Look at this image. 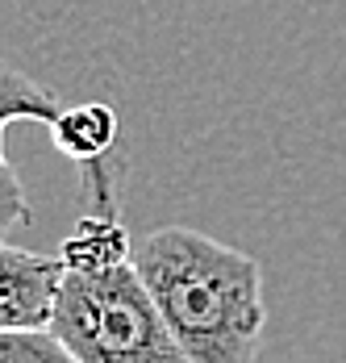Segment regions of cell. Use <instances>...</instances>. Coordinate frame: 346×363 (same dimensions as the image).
<instances>
[{
    "mask_svg": "<svg viewBox=\"0 0 346 363\" xmlns=\"http://www.w3.org/2000/svg\"><path fill=\"white\" fill-rule=\"evenodd\" d=\"M67 263L0 242V330H46Z\"/></svg>",
    "mask_w": 346,
    "mask_h": 363,
    "instance_id": "obj_3",
    "label": "cell"
},
{
    "mask_svg": "<svg viewBox=\"0 0 346 363\" xmlns=\"http://www.w3.org/2000/svg\"><path fill=\"white\" fill-rule=\"evenodd\" d=\"M50 334L79 363H192L163 322L134 259L104 272H63Z\"/></svg>",
    "mask_w": 346,
    "mask_h": 363,
    "instance_id": "obj_2",
    "label": "cell"
},
{
    "mask_svg": "<svg viewBox=\"0 0 346 363\" xmlns=\"http://www.w3.org/2000/svg\"><path fill=\"white\" fill-rule=\"evenodd\" d=\"M59 259L75 272H104V267H117V263L134 259V251H130L125 225L113 213H88V218L75 221V230L63 238Z\"/></svg>",
    "mask_w": 346,
    "mask_h": 363,
    "instance_id": "obj_6",
    "label": "cell"
},
{
    "mask_svg": "<svg viewBox=\"0 0 346 363\" xmlns=\"http://www.w3.org/2000/svg\"><path fill=\"white\" fill-rule=\"evenodd\" d=\"M134 267L192 363H255L267 305L250 255L201 230L163 225L134 247Z\"/></svg>",
    "mask_w": 346,
    "mask_h": 363,
    "instance_id": "obj_1",
    "label": "cell"
},
{
    "mask_svg": "<svg viewBox=\"0 0 346 363\" xmlns=\"http://www.w3.org/2000/svg\"><path fill=\"white\" fill-rule=\"evenodd\" d=\"M0 363H79L50 330H0Z\"/></svg>",
    "mask_w": 346,
    "mask_h": 363,
    "instance_id": "obj_7",
    "label": "cell"
},
{
    "mask_svg": "<svg viewBox=\"0 0 346 363\" xmlns=\"http://www.w3.org/2000/svg\"><path fill=\"white\" fill-rule=\"evenodd\" d=\"M117 109L104 105V101H88V105H71L59 113V121L50 125V138L55 146L67 155L71 163H79L84 172L88 167H101V159L113 150L117 143Z\"/></svg>",
    "mask_w": 346,
    "mask_h": 363,
    "instance_id": "obj_5",
    "label": "cell"
},
{
    "mask_svg": "<svg viewBox=\"0 0 346 363\" xmlns=\"http://www.w3.org/2000/svg\"><path fill=\"white\" fill-rule=\"evenodd\" d=\"M59 101L55 92H46L42 84H34L26 72L0 63V242L9 238V230L26 225L34 218L30 213V201H26V188L21 176L13 172L9 155H4V125L9 121H42V125H55L59 121Z\"/></svg>",
    "mask_w": 346,
    "mask_h": 363,
    "instance_id": "obj_4",
    "label": "cell"
}]
</instances>
